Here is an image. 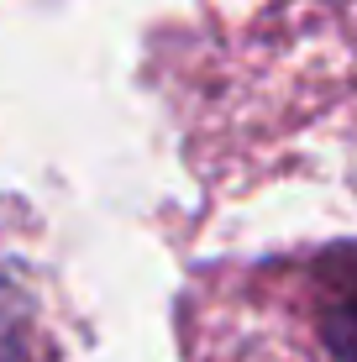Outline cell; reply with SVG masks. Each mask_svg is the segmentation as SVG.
I'll use <instances>...</instances> for the list:
<instances>
[{"label":"cell","mask_w":357,"mask_h":362,"mask_svg":"<svg viewBox=\"0 0 357 362\" xmlns=\"http://www.w3.org/2000/svg\"><path fill=\"white\" fill-rule=\"evenodd\" d=\"M0 362H58L37 326V305L11 273H0Z\"/></svg>","instance_id":"cell-2"},{"label":"cell","mask_w":357,"mask_h":362,"mask_svg":"<svg viewBox=\"0 0 357 362\" xmlns=\"http://www.w3.org/2000/svg\"><path fill=\"white\" fill-rule=\"evenodd\" d=\"M315 331L331 362H357V242L315 257Z\"/></svg>","instance_id":"cell-1"}]
</instances>
